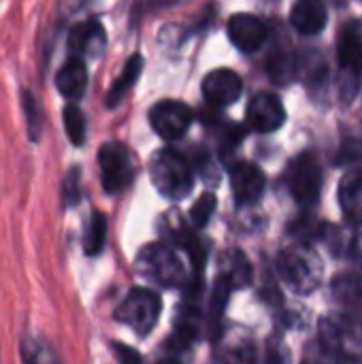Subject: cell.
<instances>
[{
    "mask_svg": "<svg viewBox=\"0 0 362 364\" xmlns=\"http://www.w3.org/2000/svg\"><path fill=\"white\" fill-rule=\"evenodd\" d=\"M149 124L164 141H177L188 132L192 124V111L183 102L162 100L149 111Z\"/></svg>",
    "mask_w": 362,
    "mask_h": 364,
    "instance_id": "obj_9",
    "label": "cell"
},
{
    "mask_svg": "<svg viewBox=\"0 0 362 364\" xmlns=\"http://www.w3.org/2000/svg\"><path fill=\"white\" fill-rule=\"evenodd\" d=\"M224 275L230 279L233 288H245V286H250V282H252V264L245 258V254L233 252L230 258H228V262H226V273Z\"/></svg>",
    "mask_w": 362,
    "mask_h": 364,
    "instance_id": "obj_27",
    "label": "cell"
},
{
    "mask_svg": "<svg viewBox=\"0 0 362 364\" xmlns=\"http://www.w3.org/2000/svg\"><path fill=\"white\" fill-rule=\"evenodd\" d=\"M158 364H181L177 358H164V360H160Z\"/></svg>",
    "mask_w": 362,
    "mask_h": 364,
    "instance_id": "obj_33",
    "label": "cell"
},
{
    "mask_svg": "<svg viewBox=\"0 0 362 364\" xmlns=\"http://www.w3.org/2000/svg\"><path fill=\"white\" fill-rule=\"evenodd\" d=\"M0 364H2V363H0Z\"/></svg>",
    "mask_w": 362,
    "mask_h": 364,
    "instance_id": "obj_35",
    "label": "cell"
},
{
    "mask_svg": "<svg viewBox=\"0 0 362 364\" xmlns=\"http://www.w3.org/2000/svg\"><path fill=\"white\" fill-rule=\"evenodd\" d=\"M267 364H286V350L284 346H271L267 350Z\"/></svg>",
    "mask_w": 362,
    "mask_h": 364,
    "instance_id": "obj_32",
    "label": "cell"
},
{
    "mask_svg": "<svg viewBox=\"0 0 362 364\" xmlns=\"http://www.w3.org/2000/svg\"><path fill=\"white\" fill-rule=\"evenodd\" d=\"M215 205H218L215 196H213L211 192H205V194L194 203V207H192V211H190L192 224H194L196 228L207 226V222L211 220V215H213V211H215Z\"/></svg>",
    "mask_w": 362,
    "mask_h": 364,
    "instance_id": "obj_30",
    "label": "cell"
},
{
    "mask_svg": "<svg viewBox=\"0 0 362 364\" xmlns=\"http://www.w3.org/2000/svg\"><path fill=\"white\" fill-rule=\"evenodd\" d=\"M156 190L171 200H181L192 192L194 175L190 162L175 149H160L149 164Z\"/></svg>",
    "mask_w": 362,
    "mask_h": 364,
    "instance_id": "obj_4",
    "label": "cell"
},
{
    "mask_svg": "<svg viewBox=\"0 0 362 364\" xmlns=\"http://www.w3.org/2000/svg\"><path fill=\"white\" fill-rule=\"evenodd\" d=\"M107 243V218L100 211H92L83 235V252L87 256H98Z\"/></svg>",
    "mask_w": 362,
    "mask_h": 364,
    "instance_id": "obj_23",
    "label": "cell"
},
{
    "mask_svg": "<svg viewBox=\"0 0 362 364\" xmlns=\"http://www.w3.org/2000/svg\"><path fill=\"white\" fill-rule=\"evenodd\" d=\"M62 122H64V132L70 141V145L81 147L85 143V132H87V124H85V115L79 109L77 102H68L62 109Z\"/></svg>",
    "mask_w": 362,
    "mask_h": 364,
    "instance_id": "obj_24",
    "label": "cell"
},
{
    "mask_svg": "<svg viewBox=\"0 0 362 364\" xmlns=\"http://www.w3.org/2000/svg\"><path fill=\"white\" fill-rule=\"evenodd\" d=\"M333 294L335 299L348 307L350 311H354L352 316H362V275L358 273H346L335 277L333 282Z\"/></svg>",
    "mask_w": 362,
    "mask_h": 364,
    "instance_id": "obj_21",
    "label": "cell"
},
{
    "mask_svg": "<svg viewBox=\"0 0 362 364\" xmlns=\"http://www.w3.org/2000/svg\"><path fill=\"white\" fill-rule=\"evenodd\" d=\"M160 296L147 288H132L115 309V320L132 328L139 337H147L160 318Z\"/></svg>",
    "mask_w": 362,
    "mask_h": 364,
    "instance_id": "obj_5",
    "label": "cell"
},
{
    "mask_svg": "<svg viewBox=\"0 0 362 364\" xmlns=\"http://www.w3.org/2000/svg\"><path fill=\"white\" fill-rule=\"evenodd\" d=\"M277 273L290 290L299 294H309L320 286L324 269L320 256L312 247L294 245L280 254Z\"/></svg>",
    "mask_w": 362,
    "mask_h": 364,
    "instance_id": "obj_2",
    "label": "cell"
},
{
    "mask_svg": "<svg viewBox=\"0 0 362 364\" xmlns=\"http://www.w3.org/2000/svg\"><path fill=\"white\" fill-rule=\"evenodd\" d=\"M339 203L346 218L362 226V171H350L339 183Z\"/></svg>",
    "mask_w": 362,
    "mask_h": 364,
    "instance_id": "obj_17",
    "label": "cell"
},
{
    "mask_svg": "<svg viewBox=\"0 0 362 364\" xmlns=\"http://www.w3.org/2000/svg\"><path fill=\"white\" fill-rule=\"evenodd\" d=\"M290 190L299 205H316L322 190V166L314 154H301L290 168Z\"/></svg>",
    "mask_w": 362,
    "mask_h": 364,
    "instance_id": "obj_7",
    "label": "cell"
},
{
    "mask_svg": "<svg viewBox=\"0 0 362 364\" xmlns=\"http://www.w3.org/2000/svg\"><path fill=\"white\" fill-rule=\"evenodd\" d=\"M326 6L322 0H297L290 21L303 34H318L326 26Z\"/></svg>",
    "mask_w": 362,
    "mask_h": 364,
    "instance_id": "obj_16",
    "label": "cell"
},
{
    "mask_svg": "<svg viewBox=\"0 0 362 364\" xmlns=\"http://www.w3.org/2000/svg\"><path fill=\"white\" fill-rule=\"evenodd\" d=\"M267 26L262 19L250 13H237L228 21V36L241 51H256L267 41Z\"/></svg>",
    "mask_w": 362,
    "mask_h": 364,
    "instance_id": "obj_14",
    "label": "cell"
},
{
    "mask_svg": "<svg viewBox=\"0 0 362 364\" xmlns=\"http://www.w3.org/2000/svg\"><path fill=\"white\" fill-rule=\"evenodd\" d=\"M98 166H100V183L107 194H119L132 183L134 166L126 145L117 141L105 143L98 149Z\"/></svg>",
    "mask_w": 362,
    "mask_h": 364,
    "instance_id": "obj_6",
    "label": "cell"
},
{
    "mask_svg": "<svg viewBox=\"0 0 362 364\" xmlns=\"http://www.w3.org/2000/svg\"><path fill=\"white\" fill-rule=\"evenodd\" d=\"M233 290L235 288H233V284H230V279L226 275L224 277H218L215 284H213L211 301H209V309H207V328L211 333V339H218V335H220L224 309L228 305V296H230Z\"/></svg>",
    "mask_w": 362,
    "mask_h": 364,
    "instance_id": "obj_20",
    "label": "cell"
},
{
    "mask_svg": "<svg viewBox=\"0 0 362 364\" xmlns=\"http://www.w3.org/2000/svg\"><path fill=\"white\" fill-rule=\"evenodd\" d=\"M247 124L258 132H275L286 122V109L275 94L260 92L247 105Z\"/></svg>",
    "mask_w": 362,
    "mask_h": 364,
    "instance_id": "obj_11",
    "label": "cell"
},
{
    "mask_svg": "<svg viewBox=\"0 0 362 364\" xmlns=\"http://www.w3.org/2000/svg\"><path fill=\"white\" fill-rule=\"evenodd\" d=\"M107 45V32L100 19L90 17L83 19L75 26H70L68 36H66V49L68 55L75 58H96Z\"/></svg>",
    "mask_w": 362,
    "mask_h": 364,
    "instance_id": "obj_10",
    "label": "cell"
},
{
    "mask_svg": "<svg viewBox=\"0 0 362 364\" xmlns=\"http://www.w3.org/2000/svg\"><path fill=\"white\" fill-rule=\"evenodd\" d=\"M111 348H113V354H115V358H117V363L119 364H141L143 363L141 354H139V352H134V350H132V348H128V346L113 343Z\"/></svg>",
    "mask_w": 362,
    "mask_h": 364,
    "instance_id": "obj_31",
    "label": "cell"
},
{
    "mask_svg": "<svg viewBox=\"0 0 362 364\" xmlns=\"http://www.w3.org/2000/svg\"><path fill=\"white\" fill-rule=\"evenodd\" d=\"M198 331H201V318H198V314L194 309L192 311H181L179 318H177L175 335L171 337V343L175 348H186V346H190L198 337Z\"/></svg>",
    "mask_w": 362,
    "mask_h": 364,
    "instance_id": "obj_26",
    "label": "cell"
},
{
    "mask_svg": "<svg viewBox=\"0 0 362 364\" xmlns=\"http://www.w3.org/2000/svg\"><path fill=\"white\" fill-rule=\"evenodd\" d=\"M305 364H307V363H305Z\"/></svg>",
    "mask_w": 362,
    "mask_h": 364,
    "instance_id": "obj_34",
    "label": "cell"
},
{
    "mask_svg": "<svg viewBox=\"0 0 362 364\" xmlns=\"http://www.w3.org/2000/svg\"><path fill=\"white\" fill-rule=\"evenodd\" d=\"M60 200L64 209H70L75 205H79L81 200V168L79 166H70L60 183Z\"/></svg>",
    "mask_w": 362,
    "mask_h": 364,
    "instance_id": "obj_28",
    "label": "cell"
},
{
    "mask_svg": "<svg viewBox=\"0 0 362 364\" xmlns=\"http://www.w3.org/2000/svg\"><path fill=\"white\" fill-rule=\"evenodd\" d=\"M137 273L158 286L173 288L188 282L190 271L183 262V258L169 245H147L137 256Z\"/></svg>",
    "mask_w": 362,
    "mask_h": 364,
    "instance_id": "obj_3",
    "label": "cell"
},
{
    "mask_svg": "<svg viewBox=\"0 0 362 364\" xmlns=\"http://www.w3.org/2000/svg\"><path fill=\"white\" fill-rule=\"evenodd\" d=\"M53 81H55V90L68 102L81 100L85 94V87H87V64H85V60L68 55V60L58 68Z\"/></svg>",
    "mask_w": 362,
    "mask_h": 364,
    "instance_id": "obj_15",
    "label": "cell"
},
{
    "mask_svg": "<svg viewBox=\"0 0 362 364\" xmlns=\"http://www.w3.org/2000/svg\"><path fill=\"white\" fill-rule=\"evenodd\" d=\"M320 343L335 364H362V318L352 314L322 318Z\"/></svg>",
    "mask_w": 362,
    "mask_h": 364,
    "instance_id": "obj_1",
    "label": "cell"
},
{
    "mask_svg": "<svg viewBox=\"0 0 362 364\" xmlns=\"http://www.w3.org/2000/svg\"><path fill=\"white\" fill-rule=\"evenodd\" d=\"M331 250L339 258L354 260L356 264H362V235L358 232H344L333 228L329 237Z\"/></svg>",
    "mask_w": 362,
    "mask_h": 364,
    "instance_id": "obj_22",
    "label": "cell"
},
{
    "mask_svg": "<svg viewBox=\"0 0 362 364\" xmlns=\"http://www.w3.org/2000/svg\"><path fill=\"white\" fill-rule=\"evenodd\" d=\"M19 107L23 113L28 141L38 145L43 139V130H45V113H43V107L38 105V100L30 87H19Z\"/></svg>",
    "mask_w": 362,
    "mask_h": 364,
    "instance_id": "obj_19",
    "label": "cell"
},
{
    "mask_svg": "<svg viewBox=\"0 0 362 364\" xmlns=\"http://www.w3.org/2000/svg\"><path fill=\"white\" fill-rule=\"evenodd\" d=\"M141 70H143V55H139V53L130 55L122 68V75L113 81V85L109 87V92L105 96V102L109 109H115L126 98V94L132 90V85L141 77Z\"/></svg>",
    "mask_w": 362,
    "mask_h": 364,
    "instance_id": "obj_18",
    "label": "cell"
},
{
    "mask_svg": "<svg viewBox=\"0 0 362 364\" xmlns=\"http://www.w3.org/2000/svg\"><path fill=\"white\" fill-rule=\"evenodd\" d=\"M256 360H258V352L250 341H239L235 346H228L218 356V364H256Z\"/></svg>",
    "mask_w": 362,
    "mask_h": 364,
    "instance_id": "obj_29",
    "label": "cell"
},
{
    "mask_svg": "<svg viewBox=\"0 0 362 364\" xmlns=\"http://www.w3.org/2000/svg\"><path fill=\"white\" fill-rule=\"evenodd\" d=\"M230 186L239 205H254L260 200L267 179L265 173L252 162H237L230 166Z\"/></svg>",
    "mask_w": 362,
    "mask_h": 364,
    "instance_id": "obj_13",
    "label": "cell"
},
{
    "mask_svg": "<svg viewBox=\"0 0 362 364\" xmlns=\"http://www.w3.org/2000/svg\"><path fill=\"white\" fill-rule=\"evenodd\" d=\"M337 55L344 73V87L356 92V83L362 77V26L358 21H348L337 38Z\"/></svg>",
    "mask_w": 362,
    "mask_h": 364,
    "instance_id": "obj_8",
    "label": "cell"
},
{
    "mask_svg": "<svg viewBox=\"0 0 362 364\" xmlns=\"http://www.w3.org/2000/svg\"><path fill=\"white\" fill-rule=\"evenodd\" d=\"M203 94L211 105L228 107L241 98L243 81L230 68H215L203 79Z\"/></svg>",
    "mask_w": 362,
    "mask_h": 364,
    "instance_id": "obj_12",
    "label": "cell"
},
{
    "mask_svg": "<svg viewBox=\"0 0 362 364\" xmlns=\"http://www.w3.org/2000/svg\"><path fill=\"white\" fill-rule=\"evenodd\" d=\"M21 360L23 364H60L55 352L47 341L26 335L21 339Z\"/></svg>",
    "mask_w": 362,
    "mask_h": 364,
    "instance_id": "obj_25",
    "label": "cell"
}]
</instances>
